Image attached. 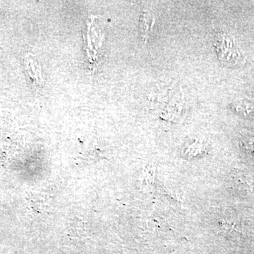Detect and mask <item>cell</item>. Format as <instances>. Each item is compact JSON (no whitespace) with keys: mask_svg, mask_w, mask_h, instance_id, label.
<instances>
[{"mask_svg":"<svg viewBox=\"0 0 254 254\" xmlns=\"http://www.w3.org/2000/svg\"><path fill=\"white\" fill-rule=\"evenodd\" d=\"M215 49L222 63L233 64L236 63L239 58L238 50L228 36L220 35L215 41Z\"/></svg>","mask_w":254,"mask_h":254,"instance_id":"cell-1","label":"cell"}]
</instances>
